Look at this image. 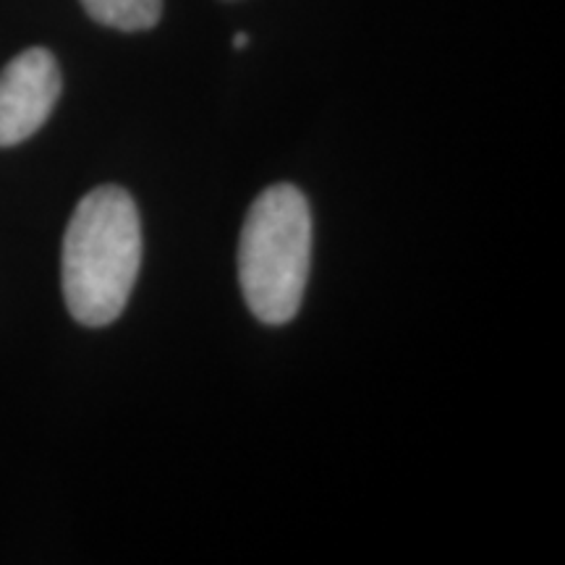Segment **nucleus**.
I'll use <instances>...</instances> for the list:
<instances>
[{
  "label": "nucleus",
  "instance_id": "nucleus-3",
  "mask_svg": "<svg viewBox=\"0 0 565 565\" xmlns=\"http://www.w3.org/2000/svg\"><path fill=\"white\" fill-rule=\"evenodd\" d=\"M61 97V68L45 47L19 53L0 71V147L34 137Z\"/></svg>",
  "mask_w": 565,
  "mask_h": 565
},
{
  "label": "nucleus",
  "instance_id": "nucleus-4",
  "mask_svg": "<svg viewBox=\"0 0 565 565\" xmlns=\"http://www.w3.org/2000/svg\"><path fill=\"white\" fill-rule=\"evenodd\" d=\"M97 24L118 32L152 30L162 17V0H82Z\"/></svg>",
  "mask_w": 565,
  "mask_h": 565
},
{
  "label": "nucleus",
  "instance_id": "nucleus-1",
  "mask_svg": "<svg viewBox=\"0 0 565 565\" xmlns=\"http://www.w3.org/2000/svg\"><path fill=\"white\" fill-rule=\"evenodd\" d=\"M141 267V223L131 194L100 186L76 204L63 238V299L71 317L105 328L124 315Z\"/></svg>",
  "mask_w": 565,
  "mask_h": 565
},
{
  "label": "nucleus",
  "instance_id": "nucleus-2",
  "mask_svg": "<svg viewBox=\"0 0 565 565\" xmlns=\"http://www.w3.org/2000/svg\"><path fill=\"white\" fill-rule=\"evenodd\" d=\"M312 263V210L294 183L254 200L238 238V282L249 312L265 324L299 315Z\"/></svg>",
  "mask_w": 565,
  "mask_h": 565
},
{
  "label": "nucleus",
  "instance_id": "nucleus-5",
  "mask_svg": "<svg viewBox=\"0 0 565 565\" xmlns=\"http://www.w3.org/2000/svg\"><path fill=\"white\" fill-rule=\"evenodd\" d=\"M246 45H249V34H244V32L233 34V47H236V51H244Z\"/></svg>",
  "mask_w": 565,
  "mask_h": 565
}]
</instances>
